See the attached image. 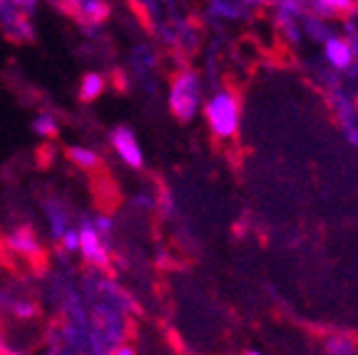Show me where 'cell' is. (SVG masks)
<instances>
[{
	"label": "cell",
	"mask_w": 358,
	"mask_h": 355,
	"mask_svg": "<svg viewBox=\"0 0 358 355\" xmlns=\"http://www.w3.org/2000/svg\"><path fill=\"white\" fill-rule=\"evenodd\" d=\"M107 89V78L102 73H85L80 78V87H78V97L80 102L90 105V102H97L105 94Z\"/></svg>",
	"instance_id": "ba28073f"
},
{
	"label": "cell",
	"mask_w": 358,
	"mask_h": 355,
	"mask_svg": "<svg viewBox=\"0 0 358 355\" xmlns=\"http://www.w3.org/2000/svg\"><path fill=\"white\" fill-rule=\"evenodd\" d=\"M67 159H70V164H75L78 169H85V172H95L102 164V154L87 145H73L67 150Z\"/></svg>",
	"instance_id": "9c48e42d"
},
{
	"label": "cell",
	"mask_w": 358,
	"mask_h": 355,
	"mask_svg": "<svg viewBox=\"0 0 358 355\" xmlns=\"http://www.w3.org/2000/svg\"><path fill=\"white\" fill-rule=\"evenodd\" d=\"M57 117L52 115V112H40L38 117L33 119V132L38 134V137H45V139H50L57 134Z\"/></svg>",
	"instance_id": "7c38bea8"
},
{
	"label": "cell",
	"mask_w": 358,
	"mask_h": 355,
	"mask_svg": "<svg viewBox=\"0 0 358 355\" xmlns=\"http://www.w3.org/2000/svg\"><path fill=\"white\" fill-rule=\"evenodd\" d=\"M10 3H15V6L28 13V15H35V8H38L40 0H10Z\"/></svg>",
	"instance_id": "4fadbf2b"
},
{
	"label": "cell",
	"mask_w": 358,
	"mask_h": 355,
	"mask_svg": "<svg viewBox=\"0 0 358 355\" xmlns=\"http://www.w3.org/2000/svg\"><path fill=\"white\" fill-rule=\"evenodd\" d=\"M80 231V259L92 268H107L112 259V222L105 214L85 219L78 224Z\"/></svg>",
	"instance_id": "3957f363"
},
{
	"label": "cell",
	"mask_w": 358,
	"mask_h": 355,
	"mask_svg": "<svg viewBox=\"0 0 358 355\" xmlns=\"http://www.w3.org/2000/svg\"><path fill=\"white\" fill-rule=\"evenodd\" d=\"M167 105L172 117L182 124L194 122L199 117L201 105H204V85H201V78L196 70L185 67V70L174 73L167 89Z\"/></svg>",
	"instance_id": "6da1fadb"
},
{
	"label": "cell",
	"mask_w": 358,
	"mask_h": 355,
	"mask_svg": "<svg viewBox=\"0 0 358 355\" xmlns=\"http://www.w3.org/2000/svg\"><path fill=\"white\" fill-rule=\"evenodd\" d=\"M8 311L17 318V321H35L40 313V305L35 303L33 298H10V305H8Z\"/></svg>",
	"instance_id": "8fae6325"
},
{
	"label": "cell",
	"mask_w": 358,
	"mask_h": 355,
	"mask_svg": "<svg viewBox=\"0 0 358 355\" xmlns=\"http://www.w3.org/2000/svg\"><path fill=\"white\" fill-rule=\"evenodd\" d=\"M324 350L331 355H353L358 353V345L351 335L346 333H331L324 338Z\"/></svg>",
	"instance_id": "30bf717a"
},
{
	"label": "cell",
	"mask_w": 358,
	"mask_h": 355,
	"mask_svg": "<svg viewBox=\"0 0 358 355\" xmlns=\"http://www.w3.org/2000/svg\"><path fill=\"white\" fill-rule=\"evenodd\" d=\"M356 55H358V48L351 38L346 35H336V33H329L324 38V57L329 60V65L338 73H346L351 70V65L356 62Z\"/></svg>",
	"instance_id": "5b68a950"
},
{
	"label": "cell",
	"mask_w": 358,
	"mask_h": 355,
	"mask_svg": "<svg viewBox=\"0 0 358 355\" xmlns=\"http://www.w3.org/2000/svg\"><path fill=\"white\" fill-rule=\"evenodd\" d=\"M6 246L13 251V254L25 256V259H35V256L40 254V241L30 226L13 229V231L6 236Z\"/></svg>",
	"instance_id": "8992f818"
},
{
	"label": "cell",
	"mask_w": 358,
	"mask_h": 355,
	"mask_svg": "<svg viewBox=\"0 0 358 355\" xmlns=\"http://www.w3.org/2000/svg\"><path fill=\"white\" fill-rule=\"evenodd\" d=\"M8 343V338H6V328L0 326V353L3 355H8V353H15V350L10 348V345H6Z\"/></svg>",
	"instance_id": "5bb4252c"
},
{
	"label": "cell",
	"mask_w": 358,
	"mask_h": 355,
	"mask_svg": "<svg viewBox=\"0 0 358 355\" xmlns=\"http://www.w3.org/2000/svg\"><path fill=\"white\" fill-rule=\"evenodd\" d=\"M358 0H308V8L316 17L336 20V17H348L356 10Z\"/></svg>",
	"instance_id": "52a82bcc"
},
{
	"label": "cell",
	"mask_w": 358,
	"mask_h": 355,
	"mask_svg": "<svg viewBox=\"0 0 358 355\" xmlns=\"http://www.w3.org/2000/svg\"><path fill=\"white\" fill-rule=\"evenodd\" d=\"M110 147H112V152H115V157H117L127 169H134V172L145 169V150H142L137 134L129 127L120 124V127L112 129Z\"/></svg>",
	"instance_id": "277c9868"
},
{
	"label": "cell",
	"mask_w": 358,
	"mask_h": 355,
	"mask_svg": "<svg viewBox=\"0 0 358 355\" xmlns=\"http://www.w3.org/2000/svg\"><path fill=\"white\" fill-rule=\"evenodd\" d=\"M201 115H204V122H207L214 139L229 142V139H234L239 134L241 105H239V97L231 89H217L209 97H204Z\"/></svg>",
	"instance_id": "7a4b0ae2"
}]
</instances>
